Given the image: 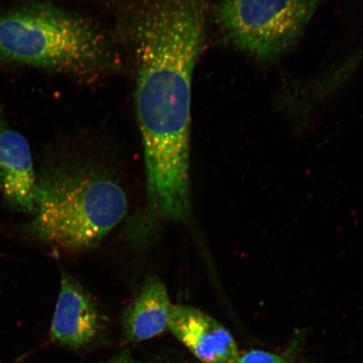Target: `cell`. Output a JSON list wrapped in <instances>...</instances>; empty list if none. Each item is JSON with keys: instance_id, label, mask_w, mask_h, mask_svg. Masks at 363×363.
<instances>
[{"instance_id": "obj_1", "label": "cell", "mask_w": 363, "mask_h": 363, "mask_svg": "<svg viewBox=\"0 0 363 363\" xmlns=\"http://www.w3.org/2000/svg\"><path fill=\"white\" fill-rule=\"evenodd\" d=\"M207 7V0H143L135 17V110L147 198L169 221L187 220L191 208L192 84Z\"/></svg>"}, {"instance_id": "obj_2", "label": "cell", "mask_w": 363, "mask_h": 363, "mask_svg": "<svg viewBox=\"0 0 363 363\" xmlns=\"http://www.w3.org/2000/svg\"><path fill=\"white\" fill-rule=\"evenodd\" d=\"M127 211L125 190L107 167L67 159L38 176L33 219L26 230L50 247L80 252L101 242Z\"/></svg>"}, {"instance_id": "obj_3", "label": "cell", "mask_w": 363, "mask_h": 363, "mask_svg": "<svg viewBox=\"0 0 363 363\" xmlns=\"http://www.w3.org/2000/svg\"><path fill=\"white\" fill-rule=\"evenodd\" d=\"M115 52L93 21L49 1L21 4L0 13V59L94 78L110 71Z\"/></svg>"}, {"instance_id": "obj_4", "label": "cell", "mask_w": 363, "mask_h": 363, "mask_svg": "<svg viewBox=\"0 0 363 363\" xmlns=\"http://www.w3.org/2000/svg\"><path fill=\"white\" fill-rule=\"evenodd\" d=\"M320 0H219L216 20L235 49L256 60L271 61L294 47Z\"/></svg>"}, {"instance_id": "obj_5", "label": "cell", "mask_w": 363, "mask_h": 363, "mask_svg": "<svg viewBox=\"0 0 363 363\" xmlns=\"http://www.w3.org/2000/svg\"><path fill=\"white\" fill-rule=\"evenodd\" d=\"M104 317L94 298L74 277L63 274L51 325V337L61 346L79 350L101 335Z\"/></svg>"}, {"instance_id": "obj_6", "label": "cell", "mask_w": 363, "mask_h": 363, "mask_svg": "<svg viewBox=\"0 0 363 363\" xmlns=\"http://www.w3.org/2000/svg\"><path fill=\"white\" fill-rule=\"evenodd\" d=\"M167 329L201 363L238 362L240 353L233 335L196 308L172 306Z\"/></svg>"}, {"instance_id": "obj_7", "label": "cell", "mask_w": 363, "mask_h": 363, "mask_svg": "<svg viewBox=\"0 0 363 363\" xmlns=\"http://www.w3.org/2000/svg\"><path fill=\"white\" fill-rule=\"evenodd\" d=\"M36 183L29 143L12 129L0 106V192L11 208L33 213Z\"/></svg>"}, {"instance_id": "obj_8", "label": "cell", "mask_w": 363, "mask_h": 363, "mask_svg": "<svg viewBox=\"0 0 363 363\" xmlns=\"http://www.w3.org/2000/svg\"><path fill=\"white\" fill-rule=\"evenodd\" d=\"M172 303L164 284L149 278L123 314L125 342L138 343L157 337L169 328Z\"/></svg>"}, {"instance_id": "obj_9", "label": "cell", "mask_w": 363, "mask_h": 363, "mask_svg": "<svg viewBox=\"0 0 363 363\" xmlns=\"http://www.w3.org/2000/svg\"><path fill=\"white\" fill-rule=\"evenodd\" d=\"M298 342L295 339L290 347L282 353H272L261 350L247 352L240 356L238 363H292L296 356Z\"/></svg>"}, {"instance_id": "obj_10", "label": "cell", "mask_w": 363, "mask_h": 363, "mask_svg": "<svg viewBox=\"0 0 363 363\" xmlns=\"http://www.w3.org/2000/svg\"><path fill=\"white\" fill-rule=\"evenodd\" d=\"M111 363H138L135 361L134 358L131 357L129 352L121 353L120 356H118Z\"/></svg>"}, {"instance_id": "obj_11", "label": "cell", "mask_w": 363, "mask_h": 363, "mask_svg": "<svg viewBox=\"0 0 363 363\" xmlns=\"http://www.w3.org/2000/svg\"><path fill=\"white\" fill-rule=\"evenodd\" d=\"M363 53V52H362Z\"/></svg>"}]
</instances>
